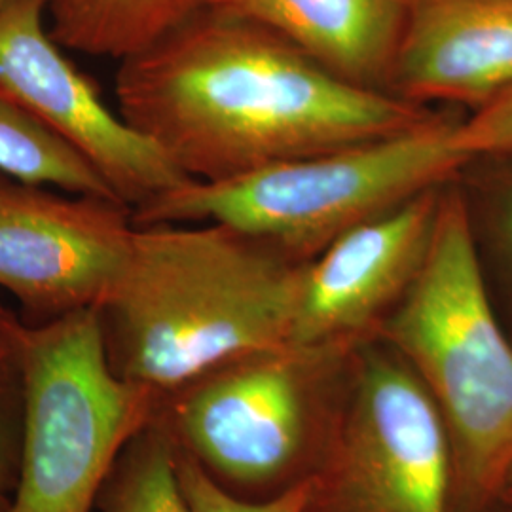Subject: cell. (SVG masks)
I'll return each instance as SVG.
<instances>
[{"label": "cell", "mask_w": 512, "mask_h": 512, "mask_svg": "<svg viewBox=\"0 0 512 512\" xmlns=\"http://www.w3.org/2000/svg\"><path fill=\"white\" fill-rule=\"evenodd\" d=\"M378 338L403 357L439 410L452 497L463 512L484 509L512 469V336L476 266L452 181L429 256Z\"/></svg>", "instance_id": "obj_3"}, {"label": "cell", "mask_w": 512, "mask_h": 512, "mask_svg": "<svg viewBox=\"0 0 512 512\" xmlns=\"http://www.w3.org/2000/svg\"><path fill=\"white\" fill-rule=\"evenodd\" d=\"M446 184L365 220L308 262L291 348L349 353L378 336L429 256Z\"/></svg>", "instance_id": "obj_10"}, {"label": "cell", "mask_w": 512, "mask_h": 512, "mask_svg": "<svg viewBox=\"0 0 512 512\" xmlns=\"http://www.w3.org/2000/svg\"><path fill=\"white\" fill-rule=\"evenodd\" d=\"M452 183L495 311L512 315V143L467 156Z\"/></svg>", "instance_id": "obj_13"}, {"label": "cell", "mask_w": 512, "mask_h": 512, "mask_svg": "<svg viewBox=\"0 0 512 512\" xmlns=\"http://www.w3.org/2000/svg\"><path fill=\"white\" fill-rule=\"evenodd\" d=\"M499 499H501V501H505V503H507V505L512 509V469L509 476H507V480H505V486H503V490H501Z\"/></svg>", "instance_id": "obj_21"}, {"label": "cell", "mask_w": 512, "mask_h": 512, "mask_svg": "<svg viewBox=\"0 0 512 512\" xmlns=\"http://www.w3.org/2000/svg\"><path fill=\"white\" fill-rule=\"evenodd\" d=\"M118 112L192 181L414 128L439 107L353 86L251 19L200 6L120 61Z\"/></svg>", "instance_id": "obj_1"}, {"label": "cell", "mask_w": 512, "mask_h": 512, "mask_svg": "<svg viewBox=\"0 0 512 512\" xmlns=\"http://www.w3.org/2000/svg\"><path fill=\"white\" fill-rule=\"evenodd\" d=\"M46 0L0 6V95L97 169L131 211L190 183L145 135L110 110L95 82L44 25Z\"/></svg>", "instance_id": "obj_7"}, {"label": "cell", "mask_w": 512, "mask_h": 512, "mask_svg": "<svg viewBox=\"0 0 512 512\" xmlns=\"http://www.w3.org/2000/svg\"><path fill=\"white\" fill-rule=\"evenodd\" d=\"M203 0H46L50 35L63 48L124 61L194 14Z\"/></svg>", "instance_id": "obj_14"}, {"label": "cell", "mask_w": 512, "mask_h": 512, "mask_svg": "<svg viewBox=\"0 0 512 512\" xmlns=\"http://www.w3.org/2000/svg\"><path fill=\"white\" fill-rule=\"evenodd\" d=\"M133 230L126 203L61 196L0 173V287L42 323L101 310L126 266Z\"/></svg>", "instance_id": "obj_8"}, {"label": "cell", "mask_w": 512, "mask_h": 512, "mask_svg": "<svg viewBox=\"0 0 512 512\" xmlns=\"http://www.w3.org/2000/svg\"><path fill=\"white\" fill-rule=\"evenodd\" d=\"M351 361V399L306 512H450V440L418 376L378 336Z\"/></svg>", "instance_id": "obj_6"}, {"label": "cell", "mask_w": 512, "mask_h": 512, "mask_svg": "<svg viewBox=\"0 0 512 512\" xmlns=\"http://www.w3.org/2000/svg\"><path fill=\"white\" fill-rule=\"evenodd\" d=\"M306 266L220 222L135 226L126 266L99 310L110 365L160 393L289 348Z\"/></svg>", "instance_id": "obj_2"}, {"label": "cell", "mask_w": 512, "mask_h": 512, "mask_svg": "<svg viewBox=\"0 0 512 512\" xmlns=\"http://www.w3.org/2000/svg\"><path fill=\"white\" fill-rule=\"evenodd\" d=\"M2 4H4V0H0V6H2Z\"/></svg>", "instance_id": "obj_22"}, {"label": "cell", "mask_w": 512, "mask_h": 512, "mask_svg": "<svg viewBox=\"0 0 512 512\" xmlns=\"http://www.w3.org/2000/svg\"><path fill=\"white\" fill-rule=\"evenodd\" d=\"M23 330L18 336H0V391H2L4 378L8 376L12 366L18 365V342ZM10 475L12 473H10L8 435H6V425L0 412V512H6L10 507Z\"/></svg>", "instance_id": "obj_19"}, {"label": "cell", "mask_w": 512, "mask_h": 512, "mask_svg": "<svg viewBox=\"0 0 512 512\" xmlns=\"http://www.w3.org/2000/svg\"><path fill=\"white\" fill-rule=\"evenodd\" d=\"M25 325H21L12 311L0 306V336H18Z\"/></svg>", "instance_id": "obj_20"}, {"label": "cell", "mask_w": 512, "mask_h": 512, "mask_svg": "<svg viewBox=\"0 0 512 512\" xmlns=\"http://www.w3.org/2000/svg\"><path fill=\"white\" fill-rule=\"evenodd\" d=\"M105 512H192L177 456L162 433H139L110 488Z\"/></svg>", "instance_id": "obj_16"}, {"label": "cell", "mask_w": 512, "mask_h": 512, "mask_svg": "<svg viewBox=\"0 0 512 512\" xmlns=\"http://www.w3.org/2000/svg\"><path fill=\"white\" fill-rule=\"evenodd\" d=\"M179 480L192 512H306L313 478H306L270 501L249 503L228 494L202 465L192 458H177Z\"/></svg>", "instance_id": "obj_17"}, {"label": "cell", "mask_w": 512, "mask_h": 512, "mask_svg": "<svg viewBox=\"0 0 512 512\" xmlns=\"http://www.w3.org/2000/svg\"><path fill=\"white\" fill-rule=\"evenodd\" d=\"M463 110L439 107L414 128L268 165L234 179L190 181L133 211L135 226L220 222L311 262L332 241L423 190L450 183L467 156Z\"/></svg>", "instance_id": "obj_4"}, {"label": "cell", "mask_w": 512, "mask_h": 512, "mask_svg": "<svg viewBox=\"0 0 512 512\" xmlns=\"http://www.w3.org/2000/svg\"><path fill=\"white\" fill-rule=\"evenodd\" d=\"M0 173L16 181L118 200L84 156L0 95ZM120 202V200H118Z\"/></svg>", "instance_id": "obj_15"}, {"label": "cell", "mask_w": 512, "mask_h": 512, "mask_svg": "<svg viewBox=\"0 0 512 512\" xmlns=\"http://www.w3.org/2000/svg\"><path fill=\"white\" fill-rule=\"evenodd\" d=\"M203 4L270 29L353 86L389 93L408 0H203Z\"/></svg>", "instance_id": "obj_12"}, {"label": "cell", "mask_w": 512, "mask_h": 512, "mask_svg": "<svg viewBox=\"0 0 512 512\" xmlns=\"http://www.w3.org/2000/svg\"><path fill=\"white\" fill-rule=\"evenodd\" d=\"M512 90V0H408L389 93L469 114Z\"/></svg>", "instance_id": "obj_11"}, {"label": "cell", "mask_w": 512, "mask_h": 512, "mask_svg": "<svg viewBox=\"0 0 512 512\" xmlns=\"http://www.w3.org/2000/svg\"><path fill=\"white\" fill-rule=\"evenodd\" d=\"M23 435L6 512H92L120 452L147 429L156 393L112 368L97 308L25 327Z\"/></svg>", "instance_id": "obj_5"}, {"label": "cell", "mask_w": 512, "mask_h": 512, "mask_svg": "<svg viewBox=\"0 0 512 512\" xmlns=\"http://www.w3.org/2000/svg\"><path fill=\"white\" fill-rule=\"evenodd\" d=\"M463 156L494 150L512 143V90L484 109L465 114L454 137Z\"/></svg>", "instance_id": "obj_18"}, {"label": "cell", "mask_w": 512, "mask_h": 512, "mask_svg": "<svg viewBox=\"0 0 512 512\" xmlns=\"http://www.w3.org/2000/svg\"><path fill=\"white\" fill-rule=\"evenodd\" d=\"M349 353L289 346L219 366L188 384L175 410L177 429L220 476L268 482L302 452L311 376Z\"/></svg>", "instance_id": "obj_9"}]
</instances>
